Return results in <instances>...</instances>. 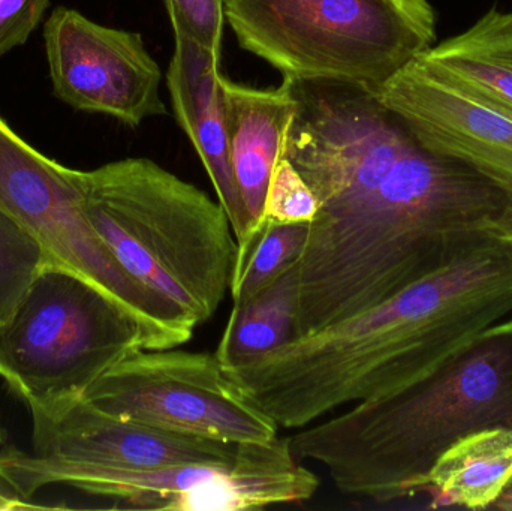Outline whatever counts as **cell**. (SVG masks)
<instances>
[{
    "mask_svg": "<svg viewBox=\"0 0 512 511\" xmlns=\"http://www.w3.org/2000/svg\"><path fill=\"white\" fill-rule=\"evenodd\" d=\"M288 81L297 111L285 158L319 206L297 263L295 335L373 308L481 246L512 243L510 186L424 147L372 89Z\"/></svg>",
    "mask_w": 512,
    "mask_h": 511,
    "instance_id": "1",
    "label": "cell"
},
{
    "mask_svg": "<svg viewBox=\"0 0 512 511\" xmlns=\"http://www.w3.org/2000/svg\"><path fill=\"white\" fill-rule=\"evenodd\" d=\"M511 314L512 243H489L225 374L279 428H306L343 405L402 392Z\"/></svg>",
    "mask_w": 512,
    "mask_h": 511,
    "instance_id": "2",
    "label": "cell"
},
{
    "mask_svg": "<svg viewBox=\"0 0 512 511\" xmlns=\"http://www.w3.org/2000/svg\"><path fill=\"white\" fill-rule=\"evenodd\" d=\"M496 428L512 431V318L402 392L355 404L289 440L295 456L321 465L343 494L390 503L417 495L454 443Z\"/></svg>",
    "mask_w": 512,
    "mask_h": 511,
    "instance_id": "3",
    "label": "cell"
},
{
    "mask_svg": "<svg viewBox=\"0 0 512 511\" xmlns=\"http://www.w3.org/2000/svg\"><path fill=\"white\" fill-rule=\"evenodd\" d=\"M87 219L114 260L147 290L212 320L230 291L237 242L219 201L152 159L83 171Z\"/></svg>",
    "mask_w": 512,
    "mask_h": 511,
    "instance_id": "4",
    "label": "cell"
},
{
    "mask_svg": "<svg viewBox=\"0 0 512 511\" xmlns=\"http://www.w3.org/2000/svg\"><path fill=\"white\" fill-rule=\"evenodd\" d=\"M243 50L294 81L376 90L436 39L429 0H225Z\"/></svg>",
    "mask_w": 512,
    "mask_h": 511,
    "instance_id": "5",
    "label": "cell"
},
{
    "mask_svg": "<svg viewBox=\"0 0 512 511\" xmlns=\"http://www.w3.org/2000/svg\"><path fill=\"white\" fill-rule=\"evenodd\" d=\"M137 350H143L140 332L116 305L48 263L0 329V378L32 420L53 419Z\"/></svg>",
    "mask_w": 512,
    "mask_h": 511,
    "instance_id": "6",
    "label": "cell"
},
{
    "mask_svg": "<svg viewBox=\"0 0 512 511\" xmlns=\"http://www.w3.org/2000/svg\"><path fill=\"white\" fill-rule=\"evenodd\" d=\"M0 210L50 257L104 294L140 332L143 350L191 341L194 321L135 281L105 248L84 212L83 171L39 153L0 116Z\"/></svg>",
    "mask_w": 512,
    "mask_h": 511,
    "instance_id": "7",
    "label": "cell"
},
{
    "mask_svg": "<svg viewBox=\"0 0 512 511\" xmlns=\"http://www.w3.org/2000/svg\"><path fill=\"white\" fill-rule=\"evenodd\" d=\"M84 399L162 431L239 444L277 437L279 426L240 393L216 354L137 350L111 366Z\"/></svg>",
    "mask_w": 512,
    "mask_h": 511,
    "instance_id": "8",
    "label": "cell"
},
{
    "mask_svg": "<svg viewBox=\"0 0 512 511\" xmlns=\"http://www.w3.org/2000/svg\"><path fill=\"white\" fill-rule=\"evenodd\" d=\"M44 42L54 95L69 107L131 128L167 116L161 68L140 33L102 26L60 6L45 23Z\"/></svg>",
    "mask_w": 512,
    "mask_h": 511,
    "instance_id": "9",
    "label": "cell"
},
{
    "mask_svg": "<svg viewBox=\"0 0 512 511\" xmlns=\"http://www.w3.org/2000/svg\"><path fill=\"white\" fill-rule=\"evenodd\" d=\"M373 92L424 147L512 188L511 110L448 80L418 57Z\"/></svg>",
    "mask_w": 512,
    "mask_h": 511,
    "instance_id": "10",
    "label": "cell"
},
{
    "mask_svg": "<svg viewBox=\"0 0 512 511\" xmlns=\"http://www.w3.org/2000/svg\"><path fill=\"white\" fill-rule=\"evenodd\" d=\"M36 455L119 468L227 467L236 444L162 431L107 413L81 398L53 419L32 420Z\"/></svg>",
    "mask_w": 512,
    "mask_h": 511,
    "instance_id": "11",
    "label": "cell"
},
{
    "mask_svg": "<svg viewBox=\"0 0 512 511\" xmlns=\"http://www.w3.org/2000/svg\"><path fill=\"white\" fill-rule=\"evenodd\" d=\"M174 42L176 47L167 71L174 116L200 156L240 248L248 242L254 227L231 165L222 56L189 39L174 38Z\"/></svg>",
    "mask_w": 512,
    "mask_h": 511,
    "instance_id": "12",
    "label": "cell"
},
{
    "mask_svg": "<svg viewBox=\"0 0 512 511\" xmlns=\"http://www.w3.org/2000/svg\"><path fill=\"white\" fill-rule=\"evenodd\" d=\"M222 90L234 179L254 227L249 242L264 218L274 168L285 158L297 99L288 80L276 89H255L222 75Z\"/></svg>",
    "mask_w": 512,
    "mask_h": 511,
    "instance_id": "13",
    "label": "cell"
},
{
    "mask_svg": "<svg viewBox=\"0 0 512 511\" xmlns=\"http://www.w3.org/2000/svg\"><path fill=\"white\" fill-rule=\"evenodd\" d=\"M319 488L313 471L300 464L291 440L236 444L233 462L215 479L182 495L171 511H243L303 503Z\"/></svg>",
    "mask_w": 512,
    "mask_h": 511,
    "instance_id": "14",
    "label": "cell"
},
{
    "mask_svg": "<svg viewBox=\"0 0 512 511\" xmlns=\"http://www.w3.org/2000/svg\"><path fill=\"white\" fill-rule=\"evenodd\" d=\"M417 57L448 80L512 111V11L495 6Z\"/></svg>",
    "mask_w": 512,
    "mask_h": 511,
    "instance_id": "15",
    "label": "cell"
},
{
    "mask_svg": "<svg viewBox=\"0 0 512 511\" xmlns=\"http://www.w3.org/2000/svg\"><path fill=\"white\" fill-rule=\"evenodd\" d=\"M512 480L511 429H486L454 443L439 456L418 494L432 495V507H492Z\"/></svg>",
    "mask_w": 512,
    "mask_h": 511,
    "instance_id": "16",
    "label": "cell"
},
{
    "mask_svg": "<svg viewBox=\"0 0 512 511\" xmlns=\"http://www.w3.org/2000/svg\"><path fill=\"white\" fill-rule=\"evenodd\" d=\"M298 311L297 264L248 302L233 305L215 351L224 371H234L294 339Z\"/></svg>",
    "mask_w": 512,
    "mask_h": 511,
    "instance_id": "17",
    "label": "cell"
},
{
    "mask_svg": "<svg viewBox=\"0 0 512 511\" xmlns=\"http://www.w3.org/2000/svg\"><path fill=\"white\" fill-rule=\"evenodd\" d=\"M309 224L262 221L251 240L237 249L230 282L233 305L248 302L300 260Z\"/></svg>",
    "mask_w": 512,
    "mask_h": 511,
    "instance_id": "18",
    "label": "cell"
},
{
    "mask_svg": "<svg viewBox=\"0 0 512 511\" xmlns=\"http://www.w3.org/2000/svg\"><path fill=\"white\" fill-rule=\"evenodd\" d=\"M48 263L50 257L41 243L0 210V329Z\"/></svg>",
    "mask_w": 512,
    "mask_h": 511,
    "instance_id": "19",
    "label": "cell"
},
{
    "mask_svg": "<svg viewBox=\"0 0 512 511\" xmlns=\"http://www.w3.org/2000/svg\"><path fill=\"white\" fill-rule=\"evenodd\" d=\"M318 207V200L300 171L288 158L280 159L268 186L262 221L310 224Z\"/></svg>",
    "mask_w": 512,
    "mask_h": 511,
    "instance_id": "20",
    "label": "cell"
},
{
    "mask_svg": "<svg viewBox=\"0 0 512 511\" xmlns=\"http://www.w3.org/2000/svg\"><path fill=\"white\" fill-rule=\"evenodd\" d=\"M174 38H185L222 56L225 0H164Z\"/></svg>",
    "mask_w": 512,
    "mask_h": 511,
    "instance_id": "21",
    "label": "cell"
},
{
    "mask_svg": "<svg viewBox=\"0 0 512 511\" xmlns=\"http://www.w3.org/2000/svg\"><path fill=\"white\" fill-rule=\"evenodd\" d=\"M50 0H0V57L26 44Z\"/></svg>",
    "mask_w": 512,
    "mask_h": 511,
    "instance_id": "22",
    "label": "cell"
},
{
    "mask_svg": "<svg viewBox=\"0 0 512 511\" xmlns=\"http://www.w3.org/2000/svg\"><path fill=\"white\" fill-rule=\"evenodd\" d=\"M5 443V431H3L2 422H0V446ZM36 509L35 504H30L27 498H24L12 483L0 474V511H15Z\"/></svg>",
    "mask_w": 512,
    "mask_h": 511,
    "instance_id": "23",
    "label": "cell"
},
{
    "mask_svg": "<svg viewBox=\"0 0 512 511\" xmlns=\"http://www.w3.org/2000/svg\"><path fill=\"white\" fill-rule=\"evenodd\" d=\"M493 506L498 507V509L512 510V480Z\"/></svg>",
    "mask_w": 512,
    "mask_h": 511,
    "instance_id": "24",
    "label": "cell"
},
{
    "mask_svg": "<svg viewBox=\"0 0 512 511\" xmlns=\"http://www.w3.org/2000/svg\"><path fill=\"white\" fill-rule=\"evenodd\" d=\"M0 377H2V369H0Z\"/></svg>",
    "mask_w": 512,
    "mask_h": 511,
    "instance_id": "25",
    "label": "cell"
}]
</instances>
